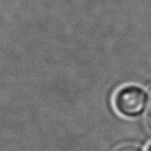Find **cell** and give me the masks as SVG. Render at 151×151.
Wrapping results in <instances>:
<instances>
[{
	"label": "cell",
	"instance_id": "cell-1",
	"mask_svg": "<svg viewBox=\"0 0 151 151\" xmlns=\"http://www.w3.org/2000/svg\"><path fill=\"white\" fill-rule=\"evenodd\" d=\"M146 104V93L137 86L119 88L113 96V107L124 117H134L142 112Z\"/></svg>",
	"mask_w": 151,
	"mask_h": 151
},
{
	"label": "cell",
	"instance_id": "cell-2",
	"mask_svg": "<svg viewBox=\"0 0 151 151\" xmlns=\"http://www.w3.org/2000/svg\"><path fill=\"white\" fill-rule=\"evenodd\" d=\"M146 119L147 122L149 124V127L151 129V94L148 100V106H147V113H146Z\"/></svg>",
	"mask_w": 151,
	"mask_h": 151
},
{
	"label": "cell",
	"instance_id": "cell-3",
	"mask_svg": "<svg viewBox=\"0 0 151 151\" xmlns=\"http://www.w3.org/2000/svg\"><path fill=\"white\" fill-rule=\"evenodd\" d=\"M118 151H139L137 148H133V147H126V148H122Z\"/></svg>",
	"mask_w": 151,
	"mask_h": 151
},
{
	"label": "cell",
	"instance_id": "cell-4",
	"mask_svg": "<svg viewBox=\"0 0 151 151\" xmlns=\"http://www.w3.org/2000/svg\"><path fill=\"white\" fill-rule=\"evenodd\" d=\"M148 151H151V145H150V147H149V149H148Z\"/></svg>",
	"mask_w": 151,
	"mask_h": 151
}]
</instances>
